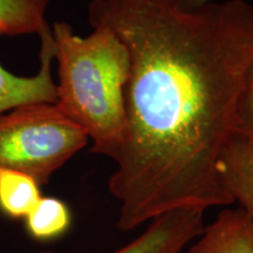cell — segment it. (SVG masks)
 <instances>
[{"label": "cell", "instance_id": "cell-1", "mask_svg": "<svg viewBox=\"0 0 253 253\" xmlns=\"http://www.w3.org/2000/svg\"><path fill=\"white\" fill-rule=\"evenodd\" d=\"M88 21L114 32L130 55L126 141L108 182L118 229L235 204L218 164L253 72V5L91 0Z\"/></svg>", "mask_w": 253, "mask_h": 253}, {"label": "cell", "instance_id": "cell-2", "mask_svg": "<svg viewBox=\"0 0 253 253\" xmlns=\"http://www.w3.org/2000/svg\"><path fill=\"white\" fill-rule=\"evenodd\" d=\"M50 28L59 78L55 106L86 131L90 153L115 161L126 135L129 50L106 27H94L87 37L75 34L66 21Z\"/></svg>", "mask_w": 253, "mask_h": 253}, {"label": "cell", "instance_id": "cell-3", "mask_svg": "<svg viewBox=\"0 0 253 253\" xmlns=\"http://www.w3.org/2000/svg\"><path fill=\"white\" fill-rule=\"evenodd\" d=\"M88 141L55 103L24 104L0 114V168L31 176L40 186Z\"/></svg>", "mask_w": 253, "mask_h": 253}, {"label": "cell", "instance_id": "cell-4", "mask_svg": "<svg viewBox=\"0 0 253 253\" xmlns=\"http://www.w3.org/2000/svg\"><path fill=\"white\" fill-rule=\"evenodd\" d=\"M203 227L204 211L195 209L170 211L149 221L140 236L112 253H183L201 235Z\"/></svg>", "mask_w": 253, "mask_h": 253}, {"label": "cell", "instance_id": "cell-5", "mask_svg": "<svg viewBox=\"0 0 253 253\" xmlns=\"http://www.w3.org/2000/svg\"><path fill=\"white\" fill-rule=\"evenodd\" d=\"M39 37L40 68L36 75L18 77L0 65V114L24 104L56 102V82L52 75L54 40L49 25L40 32Z\"/></svg>", "mask_w": 253, "mask_h": 253}, {"label": "cell", "instance_id": "cell-6", "mask_svg": "<svg viewBox=\"0 0 253 253\" xmlns=\"http://www.w3.org/2000/svg\"><path fill=\"white\" fill-rule=\"evenodd\" d=\"M185 253H253V220L242 208L224 209Z\"/></svg>", "mask_w": 253, "mask_h": 253}, {"label": "cell", "instance_id": "cell-7", "mask_svg": "<svg viewBox=\"0 0 253 253\" xmlns=\"http://www.w3.org/2000/svg\"><path fill=\"white\" fill-rule=\"evenodd\" d=\"M218 170L233 203L253 220V142L231 135L220 154Z\"/></svg>", "mask_w": 253, "mask_h": 253}, {"label": "cell", "instance_id": "cell-8", "mask_svg": "<svg viewBox=\"0 0 253 253\" xmlns=\"http://www.w3.org/2000/svg\"><path fill=\"white\" fill-rule=\"evenodd\" d=\"M49 0H0L1 36L40 34L48 23L46 12Z\"/></svg>", "mask_w": 253, "mask_h": 253}, {"label": "cell", "instance_id": "cell-9", "mask_svg": "<svg viewBox=\"0 0 253 253\" xmlns=\"http://www.w3.org/2000/svg\"><path fill=\"white\" fill-rule=\"evenodd\" d=\"M42 197L40 185L20 171L0 168V210L12 218H26Z\"/></svg>", "mask_w": 253, "mask_h": 253}, {"label": "cell", "instance_id": "cell-10", "mask_svg": "<svg viewBox=\"0 0 253 253\" xmlns=\"http://www.w3.org/2000/svg\"><path fill=\"white\" fill-rule=\"evenodd\" d=\"M72 216L61 199L41 197L26 217V227L32 237L39 240L54 239L69 229Z\"/></svg>", "mask_w": 253, "mask_h": 253}, {"label": "cell", "instance_id": "cell-11", "mask_svg": "<svg viewBox=\"0 0 253 253\" xmlns=\"http://www.w3.org/2000/svg\"><path fill=\"white\" fill-rule=\"evenodd\" d=\"M233 134L253 142V72L237 104Z\"/></svg>", "mask_w": 253, "mask_h": 253}, {"label": "cell", "instance_id": "cell-12", "mask_svg": "<svg viewBox=\"0 0 253 253\" xmlns=\"http://www.w3.org/2000/svg\"><path fill=\"white\" fill-rule=\"evenodd\" d=\"M176 1L181 6H183V7L194 9L210 4V2L217 1V0H176Z\"/></svg>", "mask_w": 253, "mask_h": 253}]
</instances>
